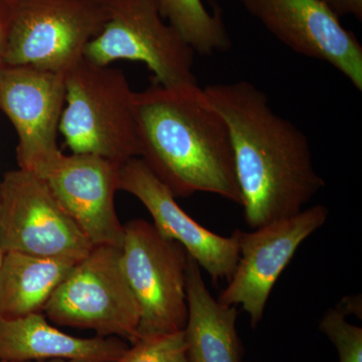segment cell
Segmentation results:
<instances>
[{
    "mask_svg": "<svg viewBox=\"0 0 362 362\" xmlns=\"http://www.w3.org/2000/svg\"><path fill=\"white\" fill-rule=\"evenodd\" d=\"M119 190L137 197L151 214L157 230L180 243L214 283L221 279L230 280L240 259L239 245L233 233L230 238L221 237L197 223L138 157L119 168Z\"/></svg>",
    "mask_w": 362,
    "mask_h": 362,
    "instance_id": "13",
    "label": "cell"
},
{
    "mask_svg": "<svg viewBox=\"0 0 362 362\" xmlns=\"http://www.w3.org/2000/svg\"><path fill=\"white\" fill-rule=\"evenodd\" d=\"M122 247L124 273L140 310L137 340L185 329L188 254L144 220L128 221Z\"/></svg>",
    "mask_w": 362,
    "mask_h": 362,
    "instance_id": "7",
    "label": "cell"
},
{
    "mask_svg": "<svg viewBox=\"0 0 362 362\" xmlns=\"http://www.w3.org/2000/svg\"><path fill=\"white\" fill-rule=\"evenodd\" d=\"M4 250H2L1 246H0V267H1L2 259H4Z\"/></svg>",
    "mask_w": 362,
    "mask_h": 362,
    "instance_id": "23",
    "label": "cell"
},
{
    "mask_svg": "<svg viewBox=\"0 0 362 362\" xmlns=\"http://www.w3.org/2000/svg\"><path fill=\"white\" fill-rule=\"evenodd\" d=\"M345 316L339 309H329L319 329L337 346L340 362H362V329L347 322Z\"/></svg>",
    "mask_w": 362,
    "mask_h": 362,
    "instance_id": "19",
    "label": "cell"
},
{
    "mask_svg": "<svg viewBox=\"0 0 362 362\" xmlns=\"http://www.w3.org/2000/svg\"><path fill=\"white\" fill-rule=\"evenodd\" d=\"M65 75L32 66L0 68V110L18 134V168L42 177L62 156L58 134Z\"/></svg>",
    "mask_w": 362,
    "mask_h": 362,
    "instance_id": "9",
    "label": "cell"
},
{
    "mask_svg": "<svg viewBox=\"0 0 362 362\" xmlns=\"http://www.w3.org/2000/svg\"><path fill=\"white\" fill-rule=\"evenodd\" d=\"M138 158L175 197L209 192L242 204L230 131L199 85L135 92Z\"/></svg>",
    "mask_w": 362,
    "mask_h": 362,
    "instance_id": "2",
    "label": "cell"
},
{
    "mask_svg": "<svg viewBox=\"0 0 362 362\" xmlns=\"http://www.w3.org/2000/svg\"><path fill=\"white\" fill-rule=\"evenodd\" d=\"M116 362H189L182 331L143 338Z\"/></svg>",
    "mask_w": 362,
    "mask_h": 362,
    "instance_id": "18",
    "label": "cell"
},
{
    "mask_svg": "<svg viewBox=\"0 0 362 362\" xmlns=\"http://www.w3.org/2000/svg\"><path fill=\"white\" fill-rule=\"evenodd\" d=\"M44 312L61 326L137 341L140 310L122 265V249L96 246L78 261Z\"/></svg>",
    "mask_w": 362,
    "mask_h": 362,
    "instance_id": "5",
    "label": "cell"
},
{
    "mask_svg": "<svg viewBox=\"0 0 362 362\" xmlns=\"http://www.w3.org/2000/svg\"><path fill=\"white\" fill-rule=\"evenodd\" d=\"M0 246L4 252L74 261L94 247L47 181L21 168L0 180Z\"/></svg>",
    "mask_w": 362,
    "mask_h": 362,
    "instance_id": "8",
    "label": "cell"
},
{
    "mask_svg": "<svg viewBox=\"0 0 362 362\" xmlns=\"http://www.w3.org/2000/svg\"><path fill=\"white\" fill-rule=\"evenodd\" d=\"M128 349L116 337H71L49 324L42 313L0 319V361L116 362Z\"/></svg>",
    "mask_w": 362,
    "mask_h": 362,
    "instance_id": "14",
    "label": "cell"
},
{
    "mask_svg": "<svg viewBox=\"0 0 362 362\" xmlns=\"http://www.w3.org/2000/svg\"><path fill=\"white\" fill-rule=\"evenodd\" d=\"M9 18H11V1L0 0V68L4 66V54L7 32H8Z\"/></svg>",
    "mask_w": 362,
    "mask_h": 362,
    "instance_id": "21",
    "label": "cell"
},
{
    "mask_svg": "<svg viewBox=\"0 0 362 362\" xmlns=\"http://www.w3.org/2000/svg\"><path fill=\"white\" fill-rule=\"evenodd\" d=\"M283 45L337 69L362 90V45L321 0H240Z\"/></svg>",
    "mask_w": 362,
    "mask_h": 362,
    "instance_id": "11",
    "label": "cell"
},
{
    "mask_svg": "<svg viewBox=\"0 0 362 362\" xmlns=\"http://www.w3.org/2000/svg\"><path fill=\"white\" fill-rule=\"evenodd\" d=\"M339 16H354L362 21V0H321Z\"/></svg>",
    "mask_w": 362,
    "mask_h": 362,
    "instance_id": "20",
    "label": "cell"
},
{
    "mask_svg": "<svg viewBox=\"0 0 362 362\" xmlns=\"http://www.w3.org/2000/svg\"><path fill=\"white\" fill-rule=\"evenodd\" d=\"M8 1H13V0H8Z\"/></svg>",
    "mask_w": 362,
    "mask_h": 362,
    "instance_id": "24",
    "label": "cell"
},
{
    "mask_svg": "<svg viewBox=\"0 0 362 362\" xmlns=\"http://www.w3.org/2000/svg\"><path fill=\"white\" fill-rule=\"evenodd\" d=\"M78 261L4 252L0 267V319L42 313Z\"/></svg>",
    "mask_w": 362,
    "mask_h": 362,
    "instance_id": "16",
    "label": "cell"
},
{
    "mask_svg": "<svg viewBox=\"0 0 362 362\" xmlns=\"http://www.w3.org/2000/svg\"><path fill=\"white\" fill-rule=\"evenodd\" d=\"M105 21L99 0H13L4 65L65 75L84 59Z\"/></svg>",
    "mask_w": 362,
    "mask_h": 362,
    "instance_id": "6",
    "label": "cell"
},
{
    "mask_svg": "<svg viewBox=\"0 0 362 362\" xmlns=\"http://www.w3.org/2000/svg\"><path fill=\"white\" fill-rule=\"evenodd\" d=\"M162 18L180 33L194 52L209 56L226 52L232 40L218 6L209 13L202 0H157Z\"/></svg>",
    "mask_w": 362,
    "mask_h": 362,
    "instance_id": "17",
    "label": "cell"
},
{
    "mask_svg": "<svg viewBox=\"0 0 362 362\" xmlns=\"http://www.w3.org/2000/svg\"><path fill=\"white\" fill-rule=\"evenodd\" d=\"M106 14L101 32L85 49L98 66L141 62L164 87L197 85L194 49L159 13L157 0H99Z\"/></svg>",
    "mask_w": 362,
    "mask_h": 362,
    "instance_id": "4",
    "label": "cell"
},
{
    "mask_svg": "<svg viewBox=\"0 0 362 362\" xmlns=\"http://www.w3.org/2000/svg\"><path fill=\"white\" fill-rule=\"evenodd\" d=\"M204 90L230 131L247 226L255 230L303 211L325 185L306 135L276 113L265 93L247 81Z\"/></svg>",
    "mask_w": 362,
    "mask_h": 362,
    "instance_id": "1",
    "label": "cell"
},
{
    "mask_svg": "<svg viewBox=\"0 0 362 362\" xmlns=\"http://www.w3.org/2000/svg\"><path fill=\"white\" fill-rule=\"evenodd\" d=\"M327 218L325 206H314L251 233L235 230L233 233L239 245L240 259L228 287L216 299L218 303L240 305L249 314L252 327H256L263 318L274 285L298 247Z\"/></svg>",
    "mask_w": 362,
    "mask_h": 362,
    "instance_id": "10",
    "label": "cell"
},
{
    "mask_svg": "<svg viewBox=\"0 0 362 362\" xmlns=\"http://www.w3.org/2000/svg\"><path fill=\"white\" fill-rule=\"evenodd\" d=\"M185 291L187 321L185 340L189 362H242L238 335V312L211 296L202 278L201 267L188 256Z\"/></svg>",
    "mask_w": 362,
    "mask_h": 362,
    "instance_id": "15",
    "label": "cell"
},
{
    "mask_svg": "<svg viewBox=\"0 0 362 362\" xmlns=\"http://www.w3.org/2000/svg\"><path fill=\"white\" fill-rule=\"evenodd\" d=\"M0 362H77L65 361V359H51V361H0Z\"/></svg>",
    "mask_w": 362,
    "mask_h": 362,
    "instance_id": "22",
    "label": "cell"
},
{
    "mask_svg": "<svg viewBox=\"0 0 362 362\" xmlns=\"http://www.w3.org/2000/svg\"><path fill=\"white\" fill-rule=\"evenodd\" d=\"M59 133L75 154H94L122 164L138 157L134 90L118 69L85 58L65 74Z\"/></svg>",
    "mask_w": 362,
    "mask_h": 362,
    "instance_id": "3",
    "label": "cell"
},
{
    "mask_svg": "<svg viewBox=\"0 0 362 362\" xmlns=\"http://www.w3.org/2000/svg\"><path fill=\"white\" fill-rule=\"evenodd\" d=\"M120 165L94 154H62L42 177L94 247H122L125 228L115 206Z\"/></svg>",
    "mask_w": 362,
    "mask_h": 362,
    "instance_id": "12",
    "label": "cell"
}]
</instances>
